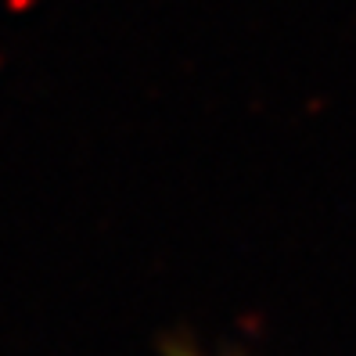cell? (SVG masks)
<instances>
[{
	"label": "cell",
	"mask_w": 356,
	"mask_h": 356,
	"mask_svg": "<svg viewBox=\"0 0 356 356\" xmlns=\"http://www.w3.org/2000/svg\"><path fill=\"white\" fill-rule=\"evenodd\" d=\"M173 356H202V353H187V349H173Z\"/></svg>",
	"instance_id": "cell-1"
}]
</instances>
